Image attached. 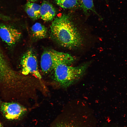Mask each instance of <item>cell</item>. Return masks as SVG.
Segmentation results:
<instances>
[{"instance_id": "6da1fadb", "label": "cell", "mask_w": 127, "mask_h": 127, "mask_svg": "<svg viewBox=\"0 0 127 127\" xmlns=\"http://www.w3.org/2000/svg\"><path fill=\"white\" fill-rule=\"evenodd\" d=\"M50 29L53 38L64 47L75 48L82 44L80 34L67 15L64 14L56 18Z\"/></svg>"}, {"instance_id": "7a4b0ae2", "label": "cell", "mask_w": 127, "mask_h": 127, "mask_svg": "<svg viewBox=\"0 0 127 127\" xmlns=\"http://www.w3.org/2000/svg\"><path fill=\"white\" fill-rule=\"evenodd\" d=\"M90 64L88 62L75 67L63 64H59L53 69L55 80L62 86L68 87L81 79Z\"/></svg>"}, {"instance_id": "3957f363", "label": "cell", "mask_w": 127, "mask_h": 127, "mask_svg": "<svg viewBox=\"0 0 127 127\" xmlns=\"http://www.w3.org/2000/svg\"><path fill=\"white\" fill-rule=\"evenodd\" d=\"M75 58L69 54L53 50L45 51L41 56L40 66L42 72L49 73L57 65L63 64L70 65L75 61Z\"/></svg>"}, {"instance_id": "277c9868", "label": "cell", "mask_w": 127, "mask_h": 127, "mask_svg": "<svg viewBox=\"0 0 127 127\" xmlns=\"http://www.w3.org/2000/svg\"><path fill=\"white\" fill-rule=\"evenodd\" d=\"M20 64L23 74L27 75L32 74L38 79L41 78L38 70L36 57L32 50H29L23 55Z\"/></svg>"}, {"instance_id": "5b68a950", "label": "cell", "mask_w": 127, "mask_h": 127, "mask_svg": "<svg viewBox=\"0 0 127 127\" xmlns=\"http://www.w3.org/2000/svg\"><path fill=\"white\" fill-rule=\"evenodd\" d=\"M0 109L4 116L11 120L19 119L27 111L24 107L15 103H3L1 105Z\"/></svg>"}, {"instance_id": "8992f818", "label": "cell", "mask_w": 127, "mask_h": 127, "mask_svg": "<svg viewBox=\"0 0 127 127\" xmlns=\"http://www.w3.org/2000/svg\"><path fill=\"white\" fill-rule=\"evenodd\" d=\"M21 36V32L16 28L6 24H0V37L8 45L15 44L20 39Z\"/></svg>"}, {"instance_id": "52a82bcc", "label": "cell", "mask_w": 127, "mask_h": 127, "mask_svg": "<svg viewBox=\"0 0 127 127\" xmlns=\"http://www.w3.org/2000/svg\"><path fill=\"white\" fill-rule=\"evenodd\" d=\"M56 11L49 2L44 1L40 6V14L41 19L45 21L52 20L56 15Z\"/></svg>"}, {"instance_id": "ba28073f", "label": "cell", "mask_w": 127, "mask_h": 127, "mask_svg": "<svg viewBox=\"0 0 127 127\" xmlns=\"http://www.w3.org/2000/svg\"><path fill=\"white\" fill-rule=\"evenodd\" d=\"M40 6L37 4L28 1L24 6L25 10L28 16L34 20L40 17Z\"/></svg>"}, {"instance_id": "9c48e42d", "label": "cell", "mask_w": 127, "mask_h": 127, "mask_svg": "<svg viewBox=\"0 0 127 127\" xmlns=\"http://www.w3.org/2000/svg\"><path fill=\"white\" fill-rule=\"evenodd\" d=\"M31 31L33 36L38 39L45 38L47 34L46 28L40 23L37 22L33 25Z\"/></svg>"}, {"instance_id": "30bf717a", "label": "cell", "mask_w": 127, "mask_h": 127, "mask_svg": "<svg viewBox=\"0 0 127 127\" xmlns=\"http://www.w3.org/2000/svg\"><path fill=\"white\" fill-rule=\"evenodd\" d=\"M12 72L8 61L0 48V75Z\"/></svg>"}, {"instance_id": "8fae6325", "label": "cell", "mask_w": 127, "mask_h": 127, "mask_svg": "<svg viewBox=\"0 0 127 127\" xmlns=\"http://www.w3.org/2000/svg\"><path fill=\"white\" fill-rule=\"evenodd\" d=\"M56 4L64 8H70L76 7L79 4L77 0H56Z\"/></svg>"}, {"instance_id": "7c38bea8", "label": "cell", "mask_w": 127, "mask_h": 127, "mask_svg": "<svg viewBox=\"0 0 127 127\" xmlns=\"http://www.w3.org/2000/svg\"><path fill=\"white\" fill-rule=\"evenodd\" d=\"M84 12L91 11L95 12L93 0H77Z\"/></svg>"}, {"instance_id": "4fadbf2b", "label": "cell", "mask_w": 127, "mask_h": 127, "mask_svg": "<svg viewBox=\"0 0 127 127\" xmlns=\"http://www.w3.org/2000/svg\"><path fill=\"white\" fill-rule=\"evenodd\" d=\"M56 127H73L69 124L65 123H60Z\"/></svg>"}, {"instance_id": "5bb4252c", "label": "cell", "mask_w": 127, "mask_h": 127, "mask_svg": "<svg viewBox=\"0 0 127 127\" xmlns=\"http://www.w3.org/2000/svg\"><path fill=\"white\" fill-rule=\"evenodd\" d=\"M29 2H33L35 1H36L38 0H28Z\"/></svg>"}, {"instance_id": "9a60e30c", "label": "cell", "mask_w": 127, "mask_h": 127, "mask_svg": "<svg viewBox=\"0 0 127 127\" xmlns=\"http://www.w3.org/2000/svg\"><path fill=\"white\" fill-rule=\"evenodd\" d=\"M0 127H2V125L0 123Z\"/></svg>"}]
</instances>
